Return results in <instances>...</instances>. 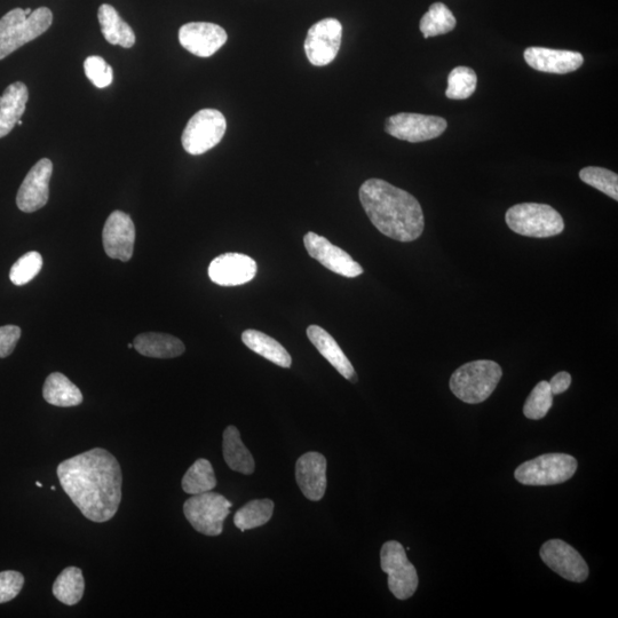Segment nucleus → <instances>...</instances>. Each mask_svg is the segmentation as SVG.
<instances>
[{
    "label": "nucleus",
    "mask_w": 618,
    "mask_h": 618,
    "mask_svg": "<svg viewBox=\"0 0 618 618\" xmlns=\"http://www.w3.org/2000/svg\"><path fill=\"white\" fill-rule=\"evenodd\" d=\"M529 67L542 73L565 75L573 73L583 66L581 53L545 49V47H528L524 54Z\"/></svg>",
    "instance_id": "6ab92c4d"
},
{
    "label": "nucleus",
    "mask_w": 618,
    "mask_h": 618,
    "mask_svg": "<svg viewBox=\"0 0 618 618\" xmlns=\"http://www.w3.org/2000/svg\"><path fill=\"white\" fill-rule=\"evenodd\" d=\"M577 461L566 454H546L521 464L514 477L525 486H553L574 477Z\"/></svg>",
    "instance_id": "423d86ee"
},
{
    "label": "nucleus",
    "mask_w": 618,
    "mask_h": 618,
    "mask_svg": "<svg viewBox=\"0 0 618 618\" xmlns=\"http://www.w3.org/2000/svg\"><path fill=\"white\" fill-rule=\"evenodd\" d=\"M226 129V118L219 110L202 109L190 118L182 133V146L190 155H202L219 144Z\"/></svg>",
    "instance_id": "6e6552de"
},
{
    "label": "nucleus",
    "mask_w": 618,
    "mask_h": 618,
    "mask_svg": "<svg viewBox=\"0 0 618 618\" xmlns=\"http://www.w3.org/2000/svg\"><path fill=\"white\" fill-rule=\"evenodd\" d=\"M133 347L141 355L154 359H173L184 354L186 347L177 337L147 332L134 339Z\"/></svg>",
    "instance_id": "4be33fe9"
},
{
    "label": "nucleus",
    "mask_w": 618,
    "mask_h": 618,
    "mask_svg": "<svg viewBox=\"0 0 618 618\" xmlns=\"http://www.w3.org/2000/svg\"><path fill=\"white\" fill-rule=\"evenodd\" d=\"M98 18L102 35L108 43L120 45L124 49H131L136 44L133 29L121 18L115 7L108 4L101 5Z\"/></svg>",
    "instance_id": "5701e85b"
},
{
    "label": "nucleus",
    "mask_w": 618,
    "mask_h": 618,
    "mask_svg": "<svg viewBox=\"0 0 618 618\" xmlns=\"http://www.w3.org/2000/svg\"><path fill=\"white\" fill-rule=\"evenodd\" d=\"M43 268V257L41 253L31 251L23 255L17 263H15L10 272V279L13 284L25 285L33 281Z\"/></svg>",
    "instance_id": "72a5a7b5"
},
{
    "label": "nucleus",
    "mask_w": 618,
    "mask_h": 618,
    "mask_svg": "<svg viewBox=\"0 0 618 618\" xmlns=\"http://www.w3.org/2000/svg\"><path fill=\"white\" fill-rule=\"evenodd\" d=\"M304 245L308 255L318 260L329 271L354 279L363 273L360 264L348 255L346 251L332 244L326 237L309 232L304 237Z\"/></svg>",
    "instance_id": "ddd939ff"
},
{
    "label": "nucleus",
    "mask_w": 618,
    "mask_h": 618,
    "mask_svg": "<svg viewBox=\"0 0 618 618\" xmlns=\"http://www.w3.org/2000/svg\"><path fill=\"white\" fill-rule=\"evenodd\" d=\"M52 22L53 13L47 7H39L29 17L22 9L5 14L0 19V60L45 34Z\"/></svg>",
    "instance_id": "7ed1b4c3"
},
{
    "label": "nucleus",
    "mask_w": 618,
    "mask_h": 618,
    "mask_svg": "<svg viewBox=\"0 0 618 618\" xmlns=\"http://www.w3.org/2000/svg\"><path fill=\"white\" fill-rule=\"evenodd\" d=\"M43 396L47 403L55 407H77L83 402L81 390L60 372H53L46 378Z\"/></svg>",
    "instance_id": "b1692460"
},
{
    "label": "nucleus",
    "mask_w": 618,
    "mask_h": 618,
    "mask_svg": "<svg viewBox=\"0 0 618 618\" xmlns=\"http://www.w3.org/2000/svg\"><path fill=\"white\" fill-rule=\"evenodd\" d=\"M503 371L494 361L479 360L459 367L450 378V390L459 400L478 404L486 401L501 382Z\"/></svg>",
    "instance_id": "20e7f679"
},
{
    "label": "nucleus",
    "mask_w": 618,
    "mask_h": 618,
    "mask_svg": "<svg viewBox=\"0 0 618 618\" xmlns=\"http://www.w3.org/2000/svg\"><path fill=\"white\" fill-rule=\"evenodd\" d=\"M223 448L225 462L233 471L245 475L255 472V459L243 445L240 431L235 426H228L225 430Z\"/></svg>",
    "instance_id": "a878e982"
},
{
    "label": "nucleus",
    "mask_w": 618,
    "mask_h": 618,
    "mask_svg": "<svg viewBox=\"0 0 618 618\" xmlns=\"http://www.w3.org/2000/svg\"><path fill=\"white\" fill-rule=\"evenodd\" d=\"M25 13H26L27 17H29V15H30L31 13H33V10H31V9H27V10H25Z\"/></svg>",
    "instance_id": "58836bf2"
},
{
    "label": "nucleus",
    "mask_w": 618,
    "mask_h": 618,
    "mask_svg": "<svg viewBox=\"0 0 618 618\" xmlns=\"http://www.w3.org/2000/svg\"><path fill=\"white\" fill-rule=\"evenodd\" d=\"M456 18L445 4L435 3L421 20L424 38L446 35L456 27Z\"/></svg>",
    "instance_id": "c756f323"
},
{
    "label": "nucleus",
    "mask_w": 618,
    "mask_h": 618,
    "mask_svg": "<svg viewBox=\"0 0 618 618\" xmlns=\"http://www.w3.org/2000/svg\"><path fill=\"white\" fill-rule=\"evenodd\" d=\"M307 337L316 347L324 359L328 360L340 375L352 382H356V372L350 360L343 352L342 348L337 344L334 337L329 332L319 326H309L307 328Z\"/></svg>",
    "instance_id": "aec40b11"
},
{
    "label": "nucleus",
    "mask_w": 618,
    "mask_h": 618,
    "mask_svg": "<svg viewBox=\"0 0 618 618\" xmlns=\"http://www.w3.org/2000/svg\"><path fill=\"white\" fill-rule=\"evenodd\" d=\"M242 342L252 352L263 356L276 366L287 369L291 367L292 358L289 352L277 340L267 336L264 332L252 329L245 330L242 334Z\"/></svg>",
    "instance_id": "393cba45"
},
{
    "label": "nucleus",
    "mask_w": 618,
    "mask_h": 618,
    "mask_svg": "<svg viewBox=\"0 0 618 618\" xmlns=\"http://www.w3.org/2000/svg\"><path fill=\"white\" fill-rule=\"evenodd\" d=\"M360 201L372 225L390 239L412 242L424 232L421 204L406 190L380 179H369L360 188Z\"/></svg>",
    "instance_id": "f03ea898"
},
{
    "label": "nucleus",
    "mask_w": 618,
    "mask_h": 618,
    "mask_svg": "<svg viewBox=\"0 0 618 618\" xmlns=\"http://www.w3.org/2000/svg\"><path fill=\"white\" fill-rule=\"evenodd\" d=\"M25 577L15 570H5L0 573V604H5L19 596Z\"/></svg>",
    "instance_id": "c9c22d12"
},
{
    "label": "nucleus",
    "mask_w": 618,
    "mask_h": 618,
    "mask_svg": "<svg viewBox=\"0 0 618 618\" xmlns=\"http://www.w3.org/2000/svg\"><path fill=\"white\" fill-rule=\"evenodd\" d=\"M549 384L553 395L565 393L570 387V384H572V376L565 371L559 372V374L551 379Z\"/></svg>",
    "instance_id": "4c0bfd02"
},
{
    "label": "nucleus",
    "mask_w": 618,
    "mask_h": 618,
    "mask_svg": "<svg viewBox=\"0 0 618 618\" xmlns=\"http://www.w3.org/2000/svg\"><path fill=\"white\" fill-rule=\"evenodd\" d=\"M17 124L21 126L23 123L21 120H19Z\"/></svg>",
    "instance_id": "a19ab883"
},
{
    "label": "nucleus",
    "mask_w": 618,
    "mask_h": 618,
    "mask_svg": "<svg viewBox=\"0 0 618 618\" xmlns=\"http://www.w3.org/2000/svg\"><path fill=\"white\" fill-rule=\"evenodd\" d=\"M447 126L445 118L439 116L400 113L387 118L385 131L396 139L417 144L439 138Z\"/></svg>",
    "instance_id": "9d476101"
},
{
    "label": "nucleus",
    "mask_w": 618,
    "mask_h": 618,
    "mask_svg": "<svg viewBox=\"0 0 618 618\" xmlns=\"http://www.w3.org/2000/svg\"><path fill=\"white\" fill-rule=\"evenodd\" d=\"M298 486L309 501L319 502L327 490V459L320 453H307L296 465Z\"/></svg>",
    "instance_id": "a211bd4d"
},
{
    "label": "nucleus",
    "mask_w": 618,
    "mask_h": 618,
    "mask_svg": "<svg viewBox=\"0 0 618 618\" xmlns=\"http://www.w3.org/2000/svg\"><path fill=\"white\" fill-rule=\"evenodd\" d=\"M85 590L83 572L77 567H68L58 576L53 584V594L62 604L77 605L82 600Z\"/></svg>",
    "instance_id": "bb28decb"
},
{
    "label": "nucleus",
    "mask_w": 618,
    "mask_h": 618,
    "mask_svg": "<svg viewBox=\"0 0 618 618\" xmlns=\"http://www.w3.org/2000/svg\"><path fill=\"white\" fill-rule=\"evenodd\" d=\"M343 26L336 19H324L308 30L305 41L307 59L316 67L330 65L342 45Z\"/></svg>",
    "instance_id": "9b49d317"
},
{
    "label": "nucleus",
    "mask_w": 618,
    "mask_h": 618,
    "mask_svg": "<svg viewBox=\"0 0 618 618\" xmlns=\"http://www.w3.org/2000/svg\"><path fill=\"white\" fill-rule=\"evenodd\" d=\"M29 91L25 83L11 84L0 97V139L9 136L26 112Z\"/></svg>",
    "instance_id": "412c9836"
},
{
    "label": "nucleus",
    "mask_w": 618,
    "mask_h": 618,
    "mask_svg": "<svg viewBox=\"0 0 618 618\" xmlns=\"http://www.w3.org/2000/svg\"><path fill=\"white\" fill-rule=\"evenodd\" d=\"M21 337V329L17 326L0 327V359L10 356Z\"/></svg>",
    "instance_id": "e433bc0d"
},
{
    "label": "nucleus",
    "mask_w": 618,
    "mask_h": 618,
    "mask_svg": "<svg viewBox=\"0 0 618 618\" xmlns=\"http://www.w3.org/2000/svg\"><path fill=\"white\" fill-rule=\"evenodd\" d=\"M256 275V261L242 253H225L212 260L209 266L211 281L221 287H236L249 283Z\"/></svg>",
    "instance_id": "f3484780"
},
{
    "label": "nucleus",
    "mask_w": 618,
    "mask_h": 618,
    "mask_svg": "<svg viewBox=\"0 0 618 618\" xmlns=\"http://www.w3.org/2000/svg\"><path fill=\"white\" fill-rule=\"evenodd\" d=\"M52 173L53 163L49 158L38 161L29 171L17 196L18 208L22 212H36L49 202Z\"/></svg>",
    "instance_id": "2eb2a0df"
},
{
    "label": "nucleus",
    "mask_w": 618,
    "mask_h": 618,
    "mask_svg": "<svg viewBox=\"0 0 618 618\" xmlns=\"http://www.w3.org/2000/svg\"><path fill=\"white\" fill-rule=\"evenodd\" d=\"M84 70L90 82L98 89H105L113 83V68L101 57H89L84 62Z\"/></svg>",
    "instance_id": "f704fd0d"
},
{
    "label": "nucleus",
    "mask_w": 618,
    "mask_h": 618,
    "mask_svg": "<svg viewBox=\"0 0 618 618\" xmlns=\"http://www.w3.org/2000/svg\"><path fill=\"white\" fill-rule=\"evenodd\" d=\"M478 77L469 67H457L448 77L446 97L453 100H465L472 97L477 90Z\"/></svg>",
    "instance_id": "7c9ffc66"
},
{
    "label": "nucleus",
    "mask_w": 618,
    "mask_h": 618,
    "mask_svg": "<svg viewBox=\"0 0 618 618\" xmlns=\"http://www.w3.org/2000/svg\"><path fill=\"white\" fill-rule=\"evenodd\" d=\"M540 554L544 564L565 580L576 583L588 580L589 567L572 545L551 540L543 544Z\"/></svg>",
    "instance_id": "f8f14e48"
},
{
    "label": "nucleus",
    "mask_w": 618,
    "mask_h": 618,
    "mask_svg": "<svg viewBox=\"0 0 618 618\" xmlns=\"http://www.w3.org/2000/svg\"><path fill=\"white\" fill-rule=\"evenodd\" d=\"M128 347H129V348H130V350H131V348H133V344H129V345H128Z\"/></svg>",
    "instance_id": "79ce46f5"
},
{
    "label": "nucleus",
    "mask_w": 618,
    "mask_h": 618,
    "mask_svg": "<svg viewBox=\"0 0 618 618\" xmlns=\"http://www.w3.org/2000/svg\"><path fill=\"white\" fill-rule=\"evenodd\" d=\"M580 178L586 185L600 190L614 201H618V176L617 173L607 169L589 166L580 172Z\"/></svg>",
    "instance_id": "2f4dec72"
},
{
    "label": "nucleus",
    "mask_w": 618,
    "mask_h": 618,
    "mask_svg": "<svg viewBox=\"0 0 618 618\" xmlns=\"http://www.w3.org/2000/svg\"><path fill=\"white\" fill-rule=\"evenodd\" d=\"M36 486H37L38 488H43V485H42V483H41V482H36Z\"/></svg>",
    "instance_id": "ea45409f"
},
{
    "label": "nucleus",
    "mask_w": 618,
    "mask_h": 618,
    "mask_svg": "<svg viewBox=\"0 0 618 618\" xmlns=\"http://www.w3.org/2000/svg\"><path fill=\"white\" fill-rule=\"evenodd\" d=\"M182 489L189 495L208 493L217 486L215 471L208 459H197L182 479Z\"/></svg>",
    "instance_id": "cd10ccee"
},
{
    "label": "nucleus",
    "mask_w": 618,
    "mask_h": 618,
    "mask_svg": "<svg viewBox=\"0 0 618 618\" xmlns=\"http://www.w3.org/2000/svg\"><path fill=\"white\" fill-rule=\"evenodd\" d=\"M273 512L274 503L271 499H256L235 513L234 524L241 532H245L266 525L272 519Z\"/></svg>",
    "instance_id": "c85d7f7f"
},
{
    "label": "nucleus",
    "mask_w": 618,
    "mask_h": 618,
    "mask_svg": "<svg viewBox=\"0 0 618 618\" xmlns=\"http://www.w3.org/2000/svg\"><path fill=\"white\" fill-rule=\"evenodd\" d=\"M507 226L511 231L522 236L545 237L557 236L564 232L565 221L552 206L538 203H522L512 206L505 215Z\"/></svg>",
    "instance_id": "39448f33"
},
{
    "label": "nucleus",
    "mask_w": 618,
    "mask_h": 618,
    "mask_svg": "<svg viewBox=\"0 0 618 618\" xmlns=\"http://www.w3.org/2000/svg\"><path fill=\"white\" fill-rule=\"evenodd\" d=\"M103 249L108 257L126 263L133 256L136 227L128 213L114 211L102 232Z\"/></svg>",
    "instance_id": "4468645a"
},
{
    "label": "nucleus",
    "mask_w": 618,
    "mask_h": 618,
    "mask_svg": "<svg viewBox=\"0 0 618 618\" xmlns=\"http://www.w3.org/2000/svg\"><path fill=\"white\" fill-rule=\"evenodd\" d=\"M380 565L388 575V588L396 599L407 600L414 596L419 582L417 570L399 542L390 541L383 545Z\"/></svg>",
    "instance_id": "1a4fd4ad"
},
{
    "label": "nucleus",
    "mask_w": 618,
    "mask_h": 618,
    "mask_svg": "<svg viewBox=\"0 0 618 618\" xmlns=\"http://www.w3.org/2000/svg\"><path fill=\"white\" fill-rule=\"evenodd\" d=\"M553 394L548 382L538 383L525 403L524 414L528 419L540 421L552 408Z\"/></svg>",
    "instance_id": "473e14b6"
},
{
    "label": "nucleus",
    "mask_w": 618,
    "mask_h": 618,
    "mask_svg": "<svg viewBox=\"0 0 618 618\" xmlns=\"http://www.w3.org/2000/svg\"><path fill=\"white\" fill-rule=\"evenodd\" d=\"M232 502L217 493L193 495L184 505L185 517L196 532L206 536L223 533L224 522L231 513Z\"/></svg>",
    "instance_id": "0eeeda50"
},
{
    "label": "nucleus",
    "mask_w": 618,
    "mask_h": 618,
    "mask_svg": "<svg viewBox=\"0 0 618 618\" xmlns=\"http://www.w3.org/2000/svg\"><path fill=\"white\" fill-rule=\"evenodd\" d=\"M58 477L86 519L102 524L120 509L123 473L116 457L106 449L94 448L67 459L58 466Z\"/></svg>",
    "instance_id": "f257e3e1"
},
{
    "label": "nucleus",
    "mask_w": 618,
    "mask_h": 618,
    "mask_svg": "<svg viewBox=\"0 0 618 618\" xmlns=\"http://www.w3.org/2000/svg\"><path fill=\"white\" fill-rule=\"evenodd\" d=\"M228 36L215 23L190 22L179 30V42L188 52L200 58H210L223 47Z\"/></svg>",
    "instance_id": "dca6fc26"
}]
</instances>
